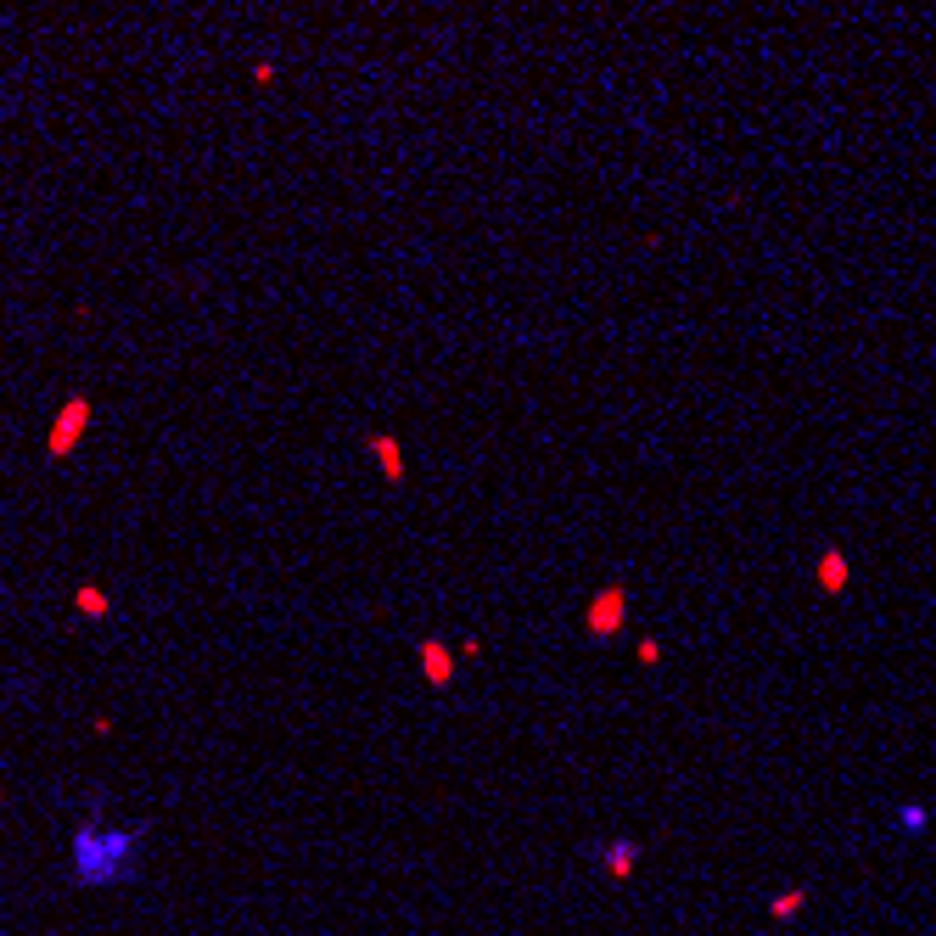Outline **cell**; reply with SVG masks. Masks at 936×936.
Here are the masks:
<instances>
[{
  "instance_id": "6da1fadb",
  "label": "cell",
  "mask_w": 936,
  "mask_h": 936,
  "mask_svg": "<svg viewBox=\"0 0 936 936\" xmlns=\"http://www.w3.org/2000/svg\"><path fill=\"white\" fill-rule=\"evenodd\" d=\"M141 824H107V819H85L68 841V864L79 886H118V880L135 875L141 864Z\"/></svg>"
},
{
  "instance_id": "7a4b0ae2",
  "label": "cell",
  "mask_w": 936,
  "mask_h": 936,
  "mask_svg": "<svg viewBox=\"0 0 936 936\" xmlns=\"http://www.w3.org/2000/svg\"><path fill=\"white\" fill-rule=\"evenodd\" d=\"M85 432H90V398L73 393L68 404L57 410L51 432H45V454H51V460H68V454L79 449V438H85Z\"/></svg>"
},
{
  "instance_id": "3957f363",
  "label": "cell",
  "mask_w": 936,
  "mask_h": 936,
  "mask_svg": "<svg viewBox=\"0 0 936 936\" xmlns=\"http://www.w3.org/2000/svg\"><path fill=\"white\" fill-rule=\"evenodd\" d=\"M623 623H628V589L623 583H606V589L583 606V628H589L595 639H611Z\"/></svg>"
},
{
  "instance_id": "277c9868",
  "label": "cell",
  "mask_w": 936,
  "mask_h": 936,
  "mask_svg": "<svg viewBox=\"0 0 936 936\" xmlns=\"http://www.w3.org/2000/svg\"><path fill=\"white\" fill-rule=\"evenodd\" d=\"M454 667H460V656L449 651V639H421V673H426V684H432V690H449Z\"/></svg>"
},
{
  "instance_id": "5b68a950",
  "label": "cell",
  "mask_w": 936,
  "mask_h": 936,
  "mask_svg": "<svg viewBox=\"0 0 936 936\" xmlns=\"http://www.w3.org/2000/svg\"><path fill=\"white\" fill-rule=\"evenodd\" d=\"M370 454H376V471H382L387 483H404V443L393 432H370Z\"/></svg>"
},
{
  "instance_id": "8992f818",
  "label": "cell",
  "mask_w": 936,
  "mask_h": 936,
  "mask_svg": "<svg viewBox=\"0 0 936 936\" xmlns=\"http://www.w3.org/2000/svg\"><path fill=\"white\" fill-rule=\"evenodd\" d=\"M813 583H819L824 595H847V583H852V561L841 550H824L819 555V567H813Z\"/></svg>"
},
{
  "instance_id": "52a82bcc",
  "label": "cell",
  "mask_w": 936,
  "mask_h": 936,
  "mask_svg": "<svg viewBox=\"0 0 936 936\" xmlns=\"http://www.w3.org/2000/svg\"><path fill=\"white\" fill-rule=\"evenodd\" d=\"M600 864H606L611 880H628V875H634V864H639V847H634V841H611V847L600 852Z\"/></svg>"
},
{
  "instance_id": "ba28073f",
  "label": "cell",
  "mask_w": 936,
  "mask_h": 936,
  "mask_svg": "<svg viewBox=\"0 0 936 936\" xmlns=\"http://www.w3.org/2000/svg\"><path fill=\"white\" fill-rule=\"evenodd\" d=\"M73 606H79V617H90V623H101V617H107V611H113V600L101 595L96 583H85V589H79V595H73Z\"/></svg>"
},
{
  "instance_id": "9c48e42d",
  "label": "cell",
  "mask_w": 936,
  "mask_h": 936,
  "mask_svg": "<svg viewBox=\"0 0 936 936\" xmlns=\"http://www.w3.org/2000/svg\"><path fill=\"white\" fill-rule=\"evenodd\" d=\"M925 824H931V813H925L920 802H908V808H897V830H903V836H925Z\"/></svg>"
},
{
  "instance_id": "30bf717a",
  "label": "cell",
  "mask_w": 936,
  "mask_h": 936,
  "mask_svg": "<svg viewBox=\"0 0 936 936\" xmlns=\"http://www.w3.org/2000/svg\"><path fill=\"white\" fill-rule=\"evenodd\" d=\"M808 903V892H802V886H796V892H780L774 897V903H768V914H774V920H796V908Z\"/></svg>"
},
{
  "instance_id": "8fae6325",
  "label": "cell",
  "mask_w": 936,
  "mask_h": 936,
  "mask_svg": "<svg viewBox=\"0 0 936 936\" xmlns=\"http://www.w3.org/2000/svg\"><path fill=\"white\" fill-rule=\"evenodd\" d=\"M656 656H662V645H656V639H639V662H645V667H651V662H656Z\"/></svg>"
}]
</instances>
